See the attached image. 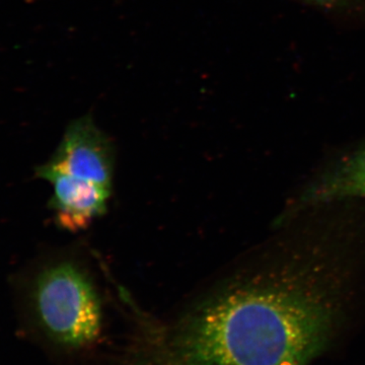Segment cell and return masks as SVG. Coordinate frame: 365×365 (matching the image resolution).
Wrapping results in <instances>:
<instances>
[{
    "label": "cell",
    "instance_id": "cell-1",
    "mask_svg": "<svg viewBox=\"0 0 365 365\" xmlns=\"http://www.w3.org/2000/svg\"><path fill=\"white\" fill-rule=\"evenodd\" d=\"M333 292L297 268L235 282L182 322L157 365H307L332 337Z\"/></svg>",
    "mask_w": 365,
    "mask_h": 365
},
{
    "label": "cell",
    "instance_id": "cell-2",
    "mask_svg": "<svg viewBox=\"0 0 365 365\" xmlns=\"http://www.w3.org/2000/svg\"><path fill=\"white\" fill-rule=\"evenodd\" d=\"M34 300L43 328L57 342L85 347L100 336L103 314L97 290L76 264L61 262L42 271Z\"/></svg>",
    "mask_w": 365,
    "mask_h": 365
},
{
    "label": "cell",
    "instance_id": "cell-6",
    "mask_svg": "<svg viewBox=\"0 0 365 365\" xmlns=\"http://www.w3.org/2000/svg\"><path fill=\"white\" fill-rule=\"evenodd\" d=\"M314 1L328 2V1H333V0H314Z\"/></svg>",
    "mask_w": 365,
    "mask_h": 365
},
{
    "label": "cell",
    "instance_id": "cell-3",
    "mask_svg": "<svg viewBox=\"0 0 365 365\" xmlns=\"http://www.w3.org/2000/svg\"><path fill=\"white\" fill-rule=\"evenodd\" d=\"M113 172L114 150L111 141L90 116L79 118L69 124L53 157L37 170L38 176L62 173L111 188Z\"/></svg>",
    "mask_w": 365,
    "mask_h": 365
},
{
    "label": "cell",
    "instance_id": "cell-5",
    "mask_svg": "<svg viewBox=\"0 0 365 365\" xmlns=\"http://www.w3.org/2000/svg\"><path fill=\"white\" fill-rule=\"evenodd\" d=\"M365 198V148L343 158L304 190L297 205L314 206Z\"/></svg>",
    "mask_w": 365,
    "mask_h": 365
},
{
    "label": "cell",
    "instance_id": "cell-4",
    "mask_svg": "<svg viewBox=\"0 0 365 365\" xmlns=\"http://www.w3.org/2000/svg\"><path fill=\"white\" fill-rule=\"evenodd\" d=\"M39 177L52 182L49 206L59 227L71 232L83 230L107 210L111 187L62 173H47Z\"/></svg>",
    "mask_w": 365,
    "mask_h": 365
}]
</instances>
